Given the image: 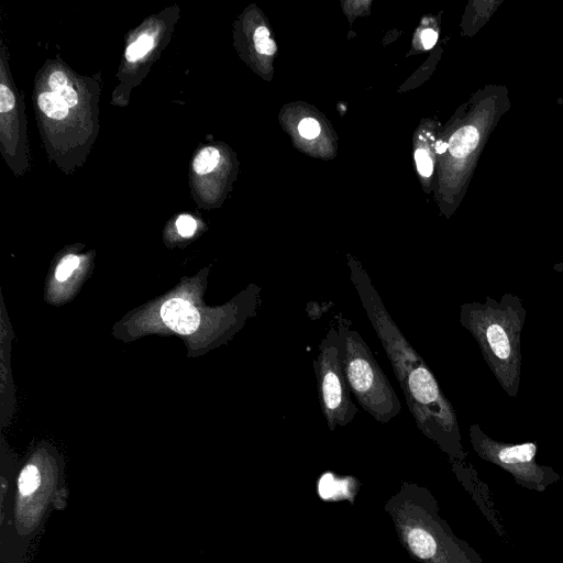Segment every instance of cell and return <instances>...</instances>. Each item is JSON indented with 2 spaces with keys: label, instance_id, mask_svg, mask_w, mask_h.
Masks as SVG:
<instances>
[{
  "label": "cell",
  "instance_id": "52a82bcc",
  "mask_svg": "<svg viewBox=\"0 0 563 563\" xmlns=\"http://www.w3.org/2000/svg\"><path fill=\"white\" fill-rule=\"evenodd\" d=\"M37 103L40 109L54 120H62L67 117L69 107L62 97L53 91L43 92L38 96Z\"/></svg>",
  "mask_w": 563,
  "mask_h": 563
},
{
  "label": "cell",
  "instance_id": "2e32d148",
  "mask_svg": "<svg viewBox=\"0 0 563 563\" xmlns=\"http://www.w3.org/2000/svg\"><path fill=\"white\" fill-rule=\"evenodd\" d=\"M15 98L13 92L3 84L0 85V111L9 112L14 108Z\"/></svg>",
  "mask_w": 563,
  "mask_h": 563
},
{
  "label": "cell",
  "instance_id": "6da1fadb",
  "mask_svg": "<svg viewBox=\"0 0 563 563\" xmlns=\"http://www.w3.org/2000/svg\"><path fill=\"white\" fill-rule=\"evenodd\" d=\"M350 279L389 360L418 429L451 454L461 452L456 412L424 360L387 311L368 274L349 261Z\"/></svg>",
  "mask_w": 563,
  "mask_h": 563
},
{
  "label": "cell",
  "instance_id": "8992f818",
  "mask_svg": "<svg viewBox=\"0 0 563 563\" xmlns=\"http://www.w3.org/2000/svg\"><path fill=\"white\" fill-rule=\"evenodd\" d=\"M478 132L474 126L466 125L457 130L449 141V151L454 157H464L475 150Z\"/></svg>",
  "mask_w": 563,
  "mask_h": 563
},
{
  "label": "cell",
  "instance_id": "7402d4cb",
  "mask_svg": "<svg viewBox=\"0 0 563 563\" xmlns=\"http://www.w3.org/2000/svg\"><path fill=\"white\" fill-rule=\"evenodd\" d=\"M448 148H449V143H445V142H442V141H438V143H437V152L439 154L444 153Z\"/></svg>",
  "mask_w": 563,
  "mask_h": 563
},
{
  "label": "cell",
  "instance_id": "e0dca14e",
  "mask_svg": "<svg viewBox=\"0 0 563 563\" xmlns=\"http://www.w3.org/2000/svg\"><path fill=\"white\" fill-rule=\"evenodd\" d=\"M48 85L53 92H58L67 87V77L63 71H54L49 76Z\"/></svg>",
  "mask_w": 563,
  "mask_h": 563
},
{
  "label": "cell",
  "instance_id": "7a4b0ae2",
  "mask_svg": "<svg viewBox=\"0 0 563 563\" xmlns=\"http://www.w3.org/2000/svg\"><path fill=\"white\" fill-rule=\"evenodd\" d=\"M464 303L460 322L478 343L483 356L506 391L515 396L520 373V331L525 310L518 299Z\"/></svg>",
  "mask_w": 563,
  "mask_h": 563
},
{
  "label": "cell",
  "instance_id": "7c38bea8",
  "mask_svg": "<svg viewBox=\"0 0 563 563\" xmlns=\"http://www.w3.org/2000/svg\"><path fill=\"white\" fill-rule=\"evenodd\" d=\"M339 482L333 478L331 474L324 475L319 484V493L324 499L331 498L341 490L338 488Z\"/></svg>",
  "mask_w": 563,
  "mask_h": 563
},
{
  "label": "cell",
  "instance_id": "277c9868",
  "mask_svg": "<svg viewBox=\"0 0 563 563\" xmlns=\"http://www.w3.org/2000/svg\"><path fill=\"white\" fill-rule=\"evenodd\" d=\"M312 365L321 412L329 429L345 427L355 418L357 408L342 368L336 327H330L320 342Z\"/></svg>",
  "mask_w": 563,
  "mask_h": 563
},
{
  "label": "cell",
  "instance_id": "9a60e30c",
  "mask_svg": "<svg viewBox=\"0 0 563 563\" xmlns=\"http://www.w3.org/2000/svg\"><path fill=\"white\" fill-rule=\"evenodd\" d=\"M176 228L181 236H190L196 231L197 224L192 217L181 214L176 220Z\"/></svg>",
  "mask_w": 563,
  "mask_h": 563
},
{
  "label": "cell",
  "instance_id": "d6986e66",
  "mask_svg": "<svg viewBox=\"0 0 563 563\" xmlns=\"http://www.w3.org/2000/svg\"><path fill=\"white\" fill-rule=\"evenodd\" d=\"M255 48L258 53L272 55L276 51V44L269 37L255 42Z\"/></svg>",
  "mask_w": 563,
  "mask_h": 563
},
{
  "label": "cell",
  "instance_id": "ffe728a7",
  "mask_svg": "<svg viewBox=\"0 0 563 563\" xmlns=\"http://www.w3.org/2000/svg\"><path fill=\"white\" fill-rule=\"evenodd\" d=\"M437 38L438 34L431 29L424 30L421 34V41L426 49L431 48L435 44Z\"/></svg>",
  "mask_w": 563,
  "mask_h": 563
},
{
  "label": "cell",
  "instance_id": "3957f363",
  "mask_svg": "<svg viewBox=\"0 0 563 563\" xmlns=\"http://www.w3.org/2000/svg\"><path fill=\"white\" fill-rule=\"evenodd\" d=\"M335 318L342 368L351 394L376 421H391L401 411L394 387L358 331L342 314Z\"/></svg>",
  "mask_w": 563,
  "mask_h": 563
},
{
  "label": "cell",
  "instance_id": "4fadbf2b",
  "mask_svg": "<svg viewBox=\"0 0 563 563\" xmlns=\"http://www.w3.org/2000/svg\"><path fill=\"white\" fill-rule=\"evenodd\" d=\"M415 158L419 173L424 177L430 176L433 170V165L429 154L424 150L419 148L415 153Z\"/></svg>",
  "mask_w": 563,
  "mask_h": 563
},
{
  "label": "cell",
  "instance_id": "5b68a950",
  "mask_svg": "<svg viewBox=\"0 0 563 563\" xmlns=\"http://www.w3.org/2000/svg\"><path fill=\"white\" fill-rule=\"evenodd\" d=\"M163 321L180 334L195 332L200 322L197 309L181 298L167 300L161 308Z\"/></svg>",
  "mask_w": 563,
  "mask_h": 563
},
{
  "label": "cell",
  "instance_id": "ac0fdd59",
  "mask_svg": "<svg viewBox=\"0 0 563 563\" xmlns=\"http://www.w3.org/2000/svg\"><path fill=\"white\" fill-rule=\"evenodd\" d=\"M56 93L62 97V99L67 103L69 108L77 106L78 95L71 87L67 86Z\"/></svg>",
  "mask_w": 563,
  "mask_h": 563
},
{
  "label": "cell",
  "instance_id": "44dd1931",
  "mask_svg": "<svg viewBox=\"0 0 563 563\" xmlns=\"http://www.w3.org/2000/svg\"><path fill=\"white\" fill-rule=\"evenodd\" d=\"M268 37H269V32L265 26H260L256 29V31L254 33V42L264 40V38H268Z\"/></svg>",
  "mask_w": 563,
  "mask_h": 563
},
{
  "label": "cell",
  "instance_id": "30bf717a",
  "mask_svg": "<svg viewBox=\"0 0 563 563\" xmlns=\"http://www.w3.org/2000/svg\"><path fill=\"white\" fill-rule=\"evenodd\" d=\"M153 46V38L147 35H141L134 43L130 44L125 51V58L129 62H135L143 57Z\"/></svg>",
  "mask_w": 563,
  "mask_h": 563
},
{
  "label": "cell",
  "instance_id": "5bb4252c",
  "mask_svg": "<svg viewBox=\"0 0 563 563\" xmlns=\"http://www.w3.org/2000/svg\"><path fill=\"white\" fill-rule=\"evenodd\" d=\"M298 131L301 136L311 140L319 135L320 125L314 119L306 118L299 123Z\"/></svg>",
  "mask_w": 563,
  "mask_h": 563
},
{
  "label": "cell",
  "instance_id": "9c48e42d",
  "mask_svg": "<svg viewBox=\"0 0 563 563\" xmlns=\"http://www.w3.org/2000/svg\"><path fill=\"white\" fill-rule=\"evenodd\" d=\"M41 476L34 465H27L19 476V490L23 496L33 494L40 486Z\"/></svg>",
  "mask_w": 563,
  "mask_h": 563
},
{
  "label": "cell",
  "instance_id": "ba28073f",
  "mask_svg": "<svg viewBox=\"0 0 563 563\" xmlns=\"http://www.w3.org/2000/svg\"><path fill=\"white\" fill-rule=\"evenodd\" d=\"M220 162V153L214 147L202 148L192 162L194 170L199 175L212 172Z\"/></svg>",
  "mask_w": 563,
  "mask_h": 563
},
{
  "label": "cell",
  "instance_id": "8fae6325",
  "mask_svg": "<svg viewBox=\"0 0 563 563\" xmlns=\"http://www.w3.org/2000/svg\"><path fill=\"white\" fill-rule=\"evenodd\" d=\"M79 265V257L75 255H68L62 260L58 264L55 277L58 282L67 279L75 268Z\"/></svg>",
  "mask_w": 563,
  "mask_h": 563
}]
</instances>
